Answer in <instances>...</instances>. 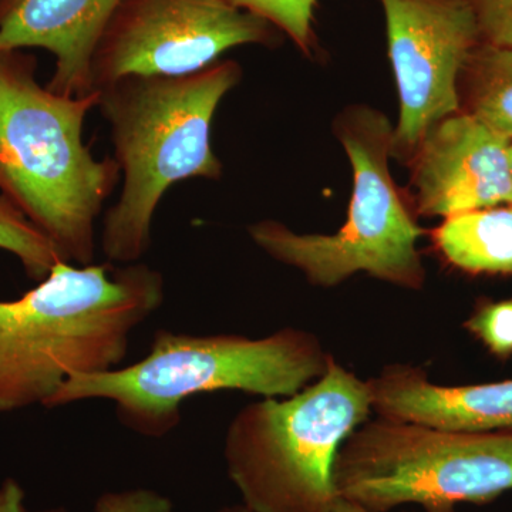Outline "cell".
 Instances as JSON below:
<instances>
[{
  "label": "cell",
  "instance_id": "1",
  "mask_svg": "<svg viewBox=\"0 0 512 512\" xmlns=\"http://www.w3.org/2000/svg\"><path fill=\"white\" fill-rule=\"evenodd\" d=\"M164 296L163 275L143 262L59 261L35 288L0 301V413L47 407L74 377L120 367Z\"/></svg>",
  "mask_w": 512,
  "mask_h": 512
},
{
  "label": "cell",
  "instance_id": "2",
  "mask_svg": "<svg viewBox=\"0 0 512 512\" xmlns=\"http://www.w3.org/2000/svg\"><path fill=\"white\" fill-rule=\"evenodd\" d=\"M232 59L178 76H126L97 90L113 158L121 173L116 204L104 215L101 251L110 264L140 262L151 247L158 205L173 185L220 180L211 128L221 101L239 82Z\"/></svg>",
  "mask_w": 512,
  "mask_h": 512
},
{
  "label": "cell",
  "instance_id": "3",
  "mask_svg": "<svg viewBox=\"0 0 512 512\" xmlns=\"http://www.w3.org/2000/svg\"><path fill=\"white\" fill-rule=\"evenodd\" d=\"M99 92H52L37 80V57L0 50V194L70 264H93L96 222L121 183L113 157L97 158L83 140Z\"/></svg>",
  "mask_w": 512,
  "mask_h": 512
},
{
  "label": "cell",
  "instance_id": "4",
  "mask_svg": "<svg viewBox=\"0 0 512 512\" xmlns=\"http://www.w3.org/2000/svg\"><path fill=\"white\" fill-rule=\"evenodd\" d=\"M329 360L318 338L305 330L281 329L266 338L251 339L160 329L143 360L74 377L47 409L109 400L123 426L157 439L180 424L181 404L192 396L220 390L293 396L325 375Z\"/></svg>",
  "mask_w": 512,
  "mask_h": 512
},
{
  "label": "cell",
  "instance_id": "5",
  "mask_svg": "<svg viewBox=\"0 0 512 512\" xmlns=\"http://www.w3.org/2000/svg\"><path fill=\"white\" fill-rule=\"evenodd\" d=\"M370 410L369 384L332 356L325 375L301 392L239 410L224 457L244 504L254 512H339L336 456Z\"/></svg>",
  "mask_w": 512,
  "mask_h": 512
},
{
  "label": "cell",
  "instance_id": "6",
  "mask_svg": "<svg viewBox=\"0 0 512 512\" xmlns=\"http://www.w3.org/2000/svg\"><path fill=\"white\" fill-rule=\"evenodd\" d=\"M348 154L353 190L348 218L336 234H298L278 221L248 228L252 241L313 285L336 286L357 272L407 289L424 285L417 242L423 229L399 191L392 171L393 126L382 111L353 106L335 123Z\"/></svg>",
  "mask_w": 512,
  "mask_h": 512
},
{
  "label": "cell",
  "instance_id": "7",
  "mask_svg": "<svg viewBox=\"0 0 512 512\" xmlns=\"http://www.w3.org/2000/svg\"><path fill=\"white\" fill-rule=\"evenodd\" d=\"M343 504L387 512L403 504L453 512L512 490V433H471L379 417L343 441L333 466Z\"/></svg>",
  "mask_w": 512,
  "mask_h": 512
},
{
  "label": "cell",
  "instance_id": "8",
  "mask_svg": "<svg viewBox=\"0 0 512 512\" xmlns=\"http://www.w3.org/2000/svg\"><path fill=\"white\" fill-rule=\"evenodd\" d=\"M278 30L228 0H121L94 49V92L126 76L198 72L241 46H274Z\"/></svg>",
  "mask_w": 512,
  "mask_h": 512
},
{
  "label": "cell",
  "instance_id": "9",
  "mask_svg": "<svg viewBox=\"0 0 512 512\" xmlns=\"http://www.w3.org/2000/svg\"><path fill=\"white\" fill-rule=\"evenodd\" d=\"M399 92L393 158L413 156L431 127L461 111L460 80L481 43L470 0H379Z\"/></svg>",
  "mask_w": 512,
  "mask_h": 512
},
{
  "label": "cell",
  "instance_id": "10",
  "mask_svg": "<svg viewBox=\"0 0 512 512\" xmlns=\"http://www.w3.org/2000/svg\"><path fill=\"white\" fill-rule=\"evenodd\" d=\"M510 146L463 110L431 127L410 157L417 214L447 218L512 205Z\"/></svg>",
  "mask_w": 512,
  "mask_h": 512
},
{
  "label": "cell",
  "instance_id": "11",
  "mask_svg": "<svg viewBox=\"0 0 512 512\" xmlns=\"http://www.w3.org/2000/svg\"><path fill=\"white\" fill-rule=\"evenodd\" d=\"M121 0H0V50L43 49L55 57L47 89L94 93L92 59Z\"/></svg>",
  "mask_w": 512,
  "mask_h": 512
},
{
  "label": "cell",
  "instance_id": "12",
  "mask_svg": "<svg viewBox=\"0 0 512 512\" xmlns=\"http://www.w3.org/2000/svg\"><path fill=\"white\" fill-rule=\"evenodd\" d=\"M383 419L471 433H512V380L440 386L407 365L387 366L367 380Z\"/></svg>",
  "mask_w": 512,
  "mask_h": 512
},
{
  "label": "cell",
  "instance_id": "13",
  "mask_svg": "<svg viewBox=\"0 0 512 512\" xmlns=\"http://www.w3.org/2000/svg\"><path fill=\"white\" fill-rule=\"evenodd\" d=\"M434 244L450 264L473 274H512V205L444 218Z\"/></svg>",
  "mask_w": 512,
  "mask_h": 512
},
{
  "label": "cell",
  "instance_id": "14",
  "mask_svg": "<svg viewBox=\"0 0 512 512\" xmlns=\"http://www.w3.org/2000/svg\"><path fill=\"white\" fill-rule=\"evenodd\" d=\"M463 84L468 104L463 111L512 141V47L481 42L464 69Z\"/></svg>",
  "mask_w": 512,
  "mask_h": 512
},
{
  "label": "cell",
  "instance_id": "15",
  "mask_svg": "<svg viewBox=\"0 0 512 512\" xmlns=\"http://www.w3.org/2000/svg\"><path fill=\"white\" fill-rule=\"evenodd\" d=\"M0 249L15 255L25 268L26 275L36 282L43 281L57 262L64 261L49 238L2 194Z\"/></svg>",
  "mask_w": 512,
  "mask_h": 512
},
{
  "label": "cell",
  "instance_id": "16",
  "mask_svg": "<svg viewBox=\"0 0 512 512\" xmlns=\"http://www.w3.org/2000/svg\"><path fill=\"white\" fill-rule=\"evenodd\" d=\"M234 8L252 13L292 40L303 55L312 52L313 20L318 0H228Z\"/></svg>",
  "mask_w": 512,
  "mask_h": 512
},
{
  "label": "cell",
  "instance_id": "17",
  "mask_svg": "<svg viewBox=\"0 0 512 512\" xmlns=\"http://www.w3.org/2000/svg\"><path fill=\"white\" fill-rule=\"evenodd\" d=\"M494 355L505 357L512 353V301L491 303L480 309L466 323Z\"/></svg>",
  "mask_w": 512,
  "mask_h": 512
},
{
  "label": "cell",
  "instance_id": "18",
  "mask_svg": "<svg viewBox=\"0 0 512 512\" xmlns=\"http://www.w3.org/2000/svg\"><path fill=\"white\" fill-rule=\"evenodd\" d=\"M481 42L512 47V0H470Z\"/></svg>",
  "mask_w": 512,
  "mask_h": 512
},
{
  "label": "cell",
  "instance_id": "19",
  "mask_svg": "<svg viewBox=\"0 0 512 512\" xmlns=\"http://www.w3.org/2000/svg\"><path fill=\"white\" fill-rule=\"evenodd\" d=\"M96 512H175L173 503L151 490H127L101 495Z\"/></svg>",
  "mask_w": 512,
  "mask_h": 512
},
{
  "label": "cell",
  "instance_id": "20",
  "mask_svg": "<svg viewBox=\"0 0 512 512\" xmlns=\"http://www.w3.org/2000/svg\"><path fill=\"white\" fill-rule=\"evenodd\" d=\"M25 491L15 480H6L0 487V512H26Z\"/></svg>",
  "mask_w": 512,
  "mask_h": 512
},
{
  "label": "cell",
  "instance_id": "21",
  "mask_svg": "<svg viewBox=\"0 0 512 512\" xmlns=\"http://www.w3.org/2000/svg\"><path fill=\"white\" fill-rule=\"evenodd\" d=\"M220 512H254L249 510L247 505L245 504H239V505H232V507L222 508Z\"/></svg>",
  "mask_w": 512,
  "mask_h": 512
},
{
  "label": "cell",
  "instance_id": "22",
  "mask_svg": "<svg viewBox=\"0 0 512 512\" xmlns=\"http://www.w3.org/2000/svg\"><path fill=\"white\" fill-rule=\"evenodd\" d=\"M510 170H511V178H512V141L510 146Z\"/></svg>",
  "mask_w": 512,
  "mask_h": 512
},
{
  "label": "cell",
  "instance_id": "23",
  "mask_svg": "<svg viewBox=\"0 0 512 512\" xmlns=\"http://www.w3.org/2000/svg\"><path fill=\"white\" fill-rule=\"evenodd\" d=\"M40 512H66L63 510V508H55V510H47V511H40Z\"/></svg>",
  "mask_w": 512,
  "mask_h": 512
}]
</instances>
